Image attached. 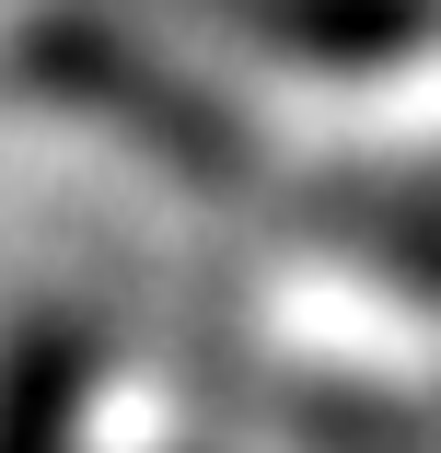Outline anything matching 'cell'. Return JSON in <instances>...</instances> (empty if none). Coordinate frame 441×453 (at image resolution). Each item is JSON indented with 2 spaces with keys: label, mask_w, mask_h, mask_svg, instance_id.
<instances>
[]
</instances>
